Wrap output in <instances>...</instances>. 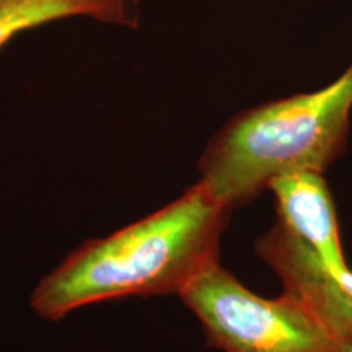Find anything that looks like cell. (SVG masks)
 <instances>
[{"label":"cell","mask_w":352,"mask_h":352,"mask_svg":"<svg viewBox=\"0 0 352 352\" xmlns=\"http://www.w3.org/2000/svg\"><path fill=\"white\" fill-rule=\"evenodd\" d=\"M230 212L197 182L157 212L70 253L39 280L30 305L54 321L111 298L179 296L219 263Z\"/></svg>","instance_id":"obj_1"},{"label":"cell","mask_w":352,"mask_h":352,"mask_svg":"<svg viewBox=\"0 0 352 352\" xmlns=\"http://www.w3.org/2000/svg\"><path fill=\"white\" fill-rule=\"evenodd\" d=\"M352 109V64L331 85L233 116L199 160V183L235 210L284 175L323 173L344 152Z\"/></svg>","instance_id":"obj_2"},{"label":"cell","mask_w":352,"mask_h":352,"mask_svg":"<svg viewBox=\"0 0 352 352\" xmlns=\"http://www.w3.org/2000/svg\"><path fill=\"white\" fill-rule=\"evenodd\" d=\"M179 297L201 321L209 346L223 352H352L302 303L285 294L259 297L219 263Z\"/></svg>","instance_id":"obj_3"},{"label":"cell","mask_w":352,"mask_h":352,"mask_svg":"<svg viewBox=\"0 0 352 352\" xmlns=\"http://www.w3.org/2000/svg\"><path fill=\"white\" fill-rule=\"evenodd\" d=\"M256 252L280 277L285 296L352 346V297L327 259L279 223L258 240Z\"/></svg>","instance_id":"obj_4"},{"label":"cell","mask_w":352,"mask_h":352,"mask_svg":"<svg viewBox=\"0 0 352 352\" xmlns=\"http://www.w3.org/2000/svg\"><path fill=\"white\" fill-rule=\"evenodd\" d=\"M277 223L320 253L334 271L347 270L333 196L323 173L300 171L271 183Z\"/></svg>","instance_id":"obj_5"},{"label":"cell","mask_w":352,"mask_h":352,"mask_svg":"<svg viewBox=\"0 0 352 352\" xmlns=\"http://www.w3.org/2000/svg\"><path fill=\"white\" fill-rule=\"evenodd\" d=\"M70 16L139 28L140 0H0V50L26 30Z\"/></svg>","instance_id":"obj_6"},{"label":"cell","mask_w":352,"mask_h":352,"mask_svg":"<svg viewBox=\"0 0 352 352\" xmlns=\"http://www.w3.org/2000/svg\"><path fill=\"white\" fill-rule=\"evenodd\" d=\"M340 280H341V284L344 285L346 292L352 297V270H349V267H347V270L341 271L340 272Z\"/></svg>","instance_id":"obj_7"}]
</instances>
